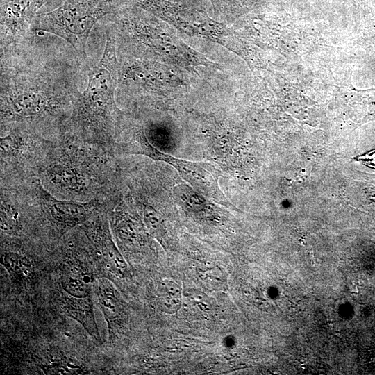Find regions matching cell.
I'll return each mask as SVG.
<instances>
[{"instance_id":"1","label":"cell","mask_w":375,"mask_h":375,"mask_svg":"<svg viewBox=\"0 0 375 375\" xmlns=\"http://www.w3.org/2000/svg\"><path fill=\"white\" fill-rule=\"evenodd\" d=\"M1 126H26L51 140L65 134L75 88L71 74L50 62L36 65L3 51L1 56Z\"/></svg>"},{"instance_id":"2","label":"cell","mask_w":375,"mask_h":375,"mask_svg":"<svg viewBox=\"0 0 375 375\" xmlns=\"http://www.w3.org/2000/svg\"><path fill=\"white\" fill-rule=\"evenodd\" d=\"M115 157L114 149L66 132L43 161L38 178L59 199L112 202L121 195Z\"/></svg>"},{"instance_id":"3","label":"cell","mask_w":375,"mask_h":375,"mask_svg":"<svg viewBox=\"0 0 375 375\" xmlns=\"http://www.w3.org/2000/svg\"><path fill=\"white\" fill-rule=\"evenodd\" d=\"M115 42L106 31L103 56L88 74V84L72 94V110L66 132L87 142L115 150L118 132V109L115 90L118 81Z\"/></svg>"},{"instance_id":"4","label":"cell","mask_w":375,"mask_h":375,"mask_svg":"<svg viewBox=\"0 0 375 375\" xmlns=\"http://www.w3.org/2000/svg\"><path fill=\"white\" fill-rule=\"evenodd\" d=\"M56 142L22 125L1 126L0 185L38 178L40 167Z\"/></svg>"},{"instance_id":"5","label":"cell","mask_w":375,"mask_h":375,"mask_svg":"<svg viewBox=\"0 0 375 375\" xmlns=\"http://www.w3.org/2000/svg\"><path fill=\"white\" fill-rule=\"evenodd\" d=\"M112 9V0H65L56 9L37 15L31 30L61 38L73 47L79 58L85 60L92 28Z\"/></svg>"},{"instance_id":"6","label":"cell","mask_w":375,"mask_h":375,"mask_svg":"<svg viewBox=\"0 0 375 375\" xmlns=\"http://www.w3.org/2000/svg\"><path fill=\"white\" fill-rule=\"evenodd\" d=\"M116 154H139L172 166L193 188L218 204L229 207L231 203L219 185L221 172L213 165L174 157L162 152L147 139L143 129L134 133L126 142L117 143Z\"/></svg>"},{"instance_id":"7","label":"cell","mask_w":375,"mask_h":375,"mask_svg":"<svg viewBox=\"0 0 375 375\" xmlns=\"http://www.w3.org/2000/svg\"><path fill=\"white\" fill-rule=\"evenodd\" d=\"M39 225L44 226L51 237L60 239L69 231L82 225L96 212L109 209L112 202L99 199L77 202L57 199L42 185L35 183Z\"/></svg>"},{"instance_id":"8","label":"cell","mask_w":375,"mask_h":375,"mask_svg":"<svg viewBox=\"0 0 375 375\" xmlns=\"http://www.w3.org/2000/svg\"><path fill=\"white\" fill-rule=\"evenodd\" d=\"M108 210L96 212L81 228L90 240L93 253L105 269L117 276L127 270V263L115 244L110 232Z\"/></svg>"},{"instance_id":"9","label":"cell","mask_w":375,"mask_h":375,"mask_svg":"<svg viewBox=\"0 0 375 375\" xmlns=\"http://www.w3.org/2000/svg\"><path fill=\"white\" fill-rule=\"evenodd\" d=\"M47 0H3L1 5V47L19 42Z\"/></svg>"},{"instance_id":"10","label":"cell","mask_w":375,"mask_h":375,"mask_svg":"<svg viewBox=\"0 0 375 375\" xmlns=\"http://www.w3.org/2000/svg\"><path fill=\"white\" fill-rule=\"evenodd\" d=\"M62 307L67 316L81 324L95 343L102 344L94 317L92 301L90 296L74 297L65 295L62 297Z\"/></svg>"},{"instance_id":"11","label":"cell","mask_w":375,"mask_h":375,"mask_svg":"<svg viewBox=\"0 0 375 375\" xmlns=\"http://www.w3.org/2000/svg\"><path fill=\"white\" fill-rule=\"evenodd\" d=\"M98 305L107 322L109 333L114 331L122 318L123 306L117 290L106 278H100L94 286Z\"/></svg>"},{"instance_id":"12","label":"cell","mask_w":375,"mask_h":375,"mask_svg":"<svg viewBox=\"0 0 375 375\" xmlns=\"http://www.w3.org/2000/svg\"><path fill=\"white\" fill-rule=\"evenodd\" d=\"M67 265L61 278L64 291L74 297H89L93 282L91 273L74 261H71Z\"/></svg>"},{"instance_id":"13","label":"cell","mask_w":375,"mask_h":375,"mask_svg":"<svg viewBox=\"0 0 375 375\" xmlns=\"http://www.w3.org/2000/svg\"><path fill=\"white\" fill-rule=\"evenodd\" d=\"M183 291L181 287L172 279H163L158 287V305L166 314L174 315L181 308Z\"/></svg>"},{"instance_id":"14","label":"cell","mask_w":375,"mask_h":375,"mask_svg":"<svg viewBox=\"0 0 375 375\" xmlns=\"http://www.w3.org/2000/svg\"><path fill=\"white\" fill-rule=\"evenodd\" d=\"M173 194L177 202L190 212H199L206 206L203 194L192 187L180 184L174 188Z\"/></svg>"},{"instance_id":"15","label":"cell","mask_w":375,"mask_h":375,"mask_svg":"<svg viewBox=\"0 0 375 375\" xmlns=\"http://www.w3.org/2000/svg\"><path fill=\"white\" fill-rule=\"evenodd\" d=\"M1 263L14 278L24 277L28 272L30 265L28 259L15 251H6L2 253Z\"/></svg>"},{"instance_id":"16","label":"cell","mask_w":375,"mask_h":375,"mask_svg":"<svg viewBox=\"0 0 375 375\" xmlns=\"http://www.w3.org/2000/svg\"><path fill=\"white\" fill-rule=\"evenodd\" d=\"M198 271L201 281L214 290L224 287L226 283V276L218 266L206 265L201 267Z\"/></svg>"},{"instance_id":"17","label":"cell","mask_w":375,"mask_h":375,"mask_svg":"<svg viewBox=\"0 0 375 375\" xmlns=\"http://www.w3.org/2000/svg\"><path fill=\"white\" fill-rule=\"evenodd\" d=\"M44 372L48 374H81L82 367L71 361L58 360L51 365L42 367Z\"/></svg>"},{"instance_id":"18","label":"cell","mask_w":375,"mask_h":375,"mask_svg":"<svg viewBox=\"0 0 375 375\" xmlns=\"http://www.w3.org/2000/svg\"><path fill=\"white\" fill-rule=\"evenodd\" d=\"M183 296L196 303L201 304L205 307H208L210 305V298L206 293L199 290L194 288L187 289L183 291Z\"/></svg>"},{"instance_id":"19","label":"cell","mask_w":375,"mask_h":375,"mask_svg":"<svg viewBox=\"0 0 375 375\" xmlns=\"http://www.w3.org/2000/svg\"><path fill=\"white\" fill-rule=\"evenodd\" d=\"M355 160L360 162L369 168L375 169V149L371 150L354 158Z\"/></svg>"}]
</instances>
